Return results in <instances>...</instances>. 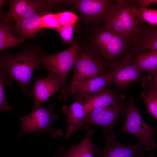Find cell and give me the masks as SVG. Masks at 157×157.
Listing matches in <instances>:
<instances>
[{
  "label": "cell",
  "instance_id": "cell-27",
  "mask_svg": "<svg viewBox=\"0 0 157 157\" xmlns=\"http://www.w3.org/2000/svg\"><path fill=\"white\" fill-rule=\"evenodd\" d=\"M73 27L70 25L60 26L55 30L60 34L64 42L71 43L73 42L74 32Z\"/></svg>",
  "mask_w": 157,
  "mask_h": 157
},
{
  "label": "cell",
  "instance_id": "cell-11",
  "mask_svg": "<svg viewBox=\"0 0 157 157\" xmlns=\"http://www.w3.org/2000/svg\"><path fill=\"white\" fill-rule=\"evenodd\" d=\"M49 73V75L44 78H33L34 81L32 93L34 98L33 109L46 102L62 87L59 76L53 72Z\"/></svg>",
  "mask_w": 157,
  "mask_h": 157
},
{
  "label": "cell",
  "instance_id": "cell-23",
  "mask_svg": "<svg viewBox=\"0 0 157 157\" xmlns=\"http://www.w3.org/2000/svg\"><path fill=\"white\" fill-rule=\"evenodd\" d=\"M57 14L48 13L45 14L41 17L40 21V29L44 28H58L60 26Z\"/></svg>",
  "mask_w": 157,
  "mask_h": 157
},
{
  "label": "cell",
  "instance_id": "cell-2",
  "mask_svg": "<svg viewBox=\"0 0 157 157\" xmlns=\"http://www.w3.org/2000/svg\"><path fill=\"white\" fill-rule=\"evenodd\" d=\"M72 79L58 99L67 102L73 97L79 88L84 82L107 72L110 67L108 63L95 52H79L74 65Z\"/></svg>",
  "mask_w": 157,
  "mask_h": 157
},
{
  "label": "cell",
  "instance_id": "cell-30",
  "mask_svg": "<svg viewBox=\"0 0 157 157\" xmlns=\"http://www.w3.org/2000/svg\"><path fill=\"white\" fill-rule=\"evenodd\" d=\"M5 3V1L3 0H0V8H1L3 6V5Z\"/></svg>",
  "mask_w": 157,
  "mask_h": 157
},
{
  "label": "cell",
  "instance_id": "cell-26",
  "mask_svg": "<svg viewBox=\"0 0 157 157\" xmlns=\"http://www.w3.org/2000/svg\"><path fill=\"white\" fill-rule=\"evenodd\" d=\"M141 18L142 23L146 21L151 25H157V10L148 9L140 7Z\"/></svg>",
  "mask_w": 157,
  "mask_h": 157
},
{
  "label": "cell",
  "instance_id": "cell-4",
  "mask_svg": "<svg viewBox=\"0 0 157 157\" xmlns=\"http://www.w3.org/2000/svg\"><path fill=\"white\" fill-rule=\"evenodd\" d=\"M54 106L49 104L46 106L42 105L34 108L30 113L23 116H19L22 125V129L18 137L30 133L39 135L48 133L54 139L63 135L60 129L56 130L52 127V124L59 116L53 112Z\"/></svg>",
  "mask_w": 157,
  "mask_h": 157
},
{
  "label": "cell",
  "instance_id": "cell-14",
  "mask_svg": "<svg viewBox=\"0 0 157 157\" xmlns=\"http://www.w3.org/2000/svg\"><path fill=\"white\" fill-rule=\"evenodd\" d=\"M61 111L66 116L67 127L65 136L67 139L74 133L87 125V114L83 104L76 100L69 106H64Z\"/></svg>",
  "mask_w": 157,
  "mask_h": 157
},
{
  "label": "cell",
  "instance_id": "cell-25",
  "mask_svg": "<svg viewBox=\"0 0 157 157\" xmlns=\"http://www.w3.org/2000/svg\"><path fill=\"white\" fill-rule=\"evenodd\" d=\"M8 85L7 81L5 77L0 74V109L1 111L9 112L13 108L7 103L4 93V87Z\"/></svg>",
  "mask_w": 157,
  "mask_h": 157
},
{
  "label": "cell",
  "instance_id": "cell-28",
  "mask_svg": "<svg viewBox=\"0 0 157 157\" xmlns=\"http://www.w3.org/2000/svg\"><path fill=\"white\" fill-rule=\"evenodd\" d=\"M151 83L154 87L157 88V71L152 79Z\"/></svg>",
  "mask_w": 157,
  "mask_h": 157
},
{
  "label": "cell",
  "instance_id": "cell-5",
  "mask_svg": "<svg viewBox=\"0 0 157 157\" xmlns=\"http://www.w3.org/2000/svg\"><path fill=\"white\" fill-rule=\"evenodd\" d=\"M95 43V51L110 67L122 62L131 51L130 38L122 37L104 26L97 34Z\"/></svg>",
  "mask_w": 157,
  "mask_h": 157
},
{
  "label": "cell",
  "instance_id": "cell-16",
  "mask_svg": "<svg viewBox=\"0 0 157 157\" xmlns=\"http://www.w3.org/2000/svg\"><path fill=\"white\" fill-rule=\"evenodd\" d=\"M10 5L7 16L15 20V22L27 18L37 11L44 8L46 1L39 0H10Z\"/></svg>",
  "mask_w": 157,
  "mask_h": 157
},
{
  "label": "cell",
  "instance_id": "cell-20",
  "mask_svg": "<svg viewBox=\"0 0 157 157\" xmlns=\"http://www.w3.org/2000/svg\"><path fill=\"white\" fill-rule=\"evenodd\" d=\"M12 19L8 18L6 13L0 11V51L18 45L22 43L24 39L13 37L11 30L14 26Z\"/></svg>",
  "mask_w": 157,
  "mask_h": 157
},
{
  "label": "cell",
  "instance_id": "cell-19",
  "mask_svg": "<svg viewBox=\"0 0 157 157\" xmlns=\"http://www.w3.org/2000/svg\"><path fill=\"white\" fill-rule=\"evenodd\" d=\"M112 2L109 0H81L73 1L72 3L85 16H102L104 19Z\"/></svg>",
  "mask_w": 157,
  "mask_h": 157
},
{
  "label": "cell",
  "instance_id": "cell-3",
  "mask_svg": "<svg viewBox=\"0 0 157 157\" xmlns=\"http://www.w3.org/2000/svg\"><path fill=\"white\" fill-rule=\"evenodd\" d=\"M138 5L135 0L116 1L104 17V26L122 37L130 38L142 23Z\"/></svg>",
  "mask_w": 157,
  "mask_h": 157
},
{
  "label": "cell",
  "instance_id": "cell-1",
  "mask_svg": "<svg viewBox=\"0 0 157 157\" xmlns=\"http://www.w3.org/2000/svg\"><path fill=\"white\" fill-rule=\"evenodd\" d=\"M44 53L39 47H26L18 53L12 54L5 51L0 57V74L6 79L9 85L17 82L25 97H32L30 83L36 69L42 68Z\"/></svg>",
  "mask_w": 157,
  "mask_h": 157
},
{
  "label": "cell",
  "instance_id": "cell-24",
  "mask_svg": "<svg viewBox=\"0 0 157 157\" xmlns=\"http://www.w3.org/2000/svg\"><path fill=\"white\" fill-rule=\"evenodd\" d=\"M57 14L60 26H74L79 19L77 15L71 12L66 11Z\"/></svg>",
  "mask_w": 157,
  "mask_h": 157
},
{
  "label": "cell",
  "instance_id": "cell-10",
  "mask_svg": "<svg viewBox=\"0 0 157 157\" xmlns=\"http://www.w3.org/2000/svg\"><path fill=\"white\" fill-rule=\"evenodd\" d=\"M131 51L126 58L142 52L157 51V25L139 27L130 38Z\"/></svg>",
  "mask_w": 157,
  "mask_h": 157
},
{
  "label": "cell",
  "instance_id": "cell-12",
  "mask_svg": "<svg viewBox=\"0 0 157 157\" xmlns=\"http://www.w3.org/2000/svg\"><path fill=\"white\" fill-rule=\"evenodd\" d=\"M85 133L82 140L77 145L72 144L66 148L62 147L53 157H94L96 156L97 144L92 142V137L96 132L89 125L84 128Z\"/></svg>",
  "mask_w": 157,
  "mask_h": 157
},
{
  "label": "cell",
  "instance_id": "cell-6",
  "mask_svg": "<svg viewBox=\"0 0 157 157\" xmlns=\"http://www.w3.org/2000/svg\"><path fill=\"white\" fill-rule=\"evenodd\" d=\"M124 116L125 120L122 129L113 137L116 138L122 133H128L136 136L138 139L137 142L144 147L147 151L157 148L153 139L154 134L157 132V127L152 128L144 122L132 97H129L126 105Z\"/></svg>",
  "mask_w": 157,
  "mask_h": 157
},
{
  "label": "cell",
  "instance_id": "cell-7",
  "mask_svg": "<svg viewBox=\"0 0 157 157\" xmlns=\"http://www.w3.org/2000/svg\"><path fill=\"white\" fill-rule=\"evenodd\" d=\"M126 106L122 100L108 107L88 112L86 113L87 125L100 127L104 131V137L109 139L115 135L114 129L119 125V118L124 116Z\"/></svg>",
  "mask_w": 157,
  "mask_h": 157
},
{
  "label": "cell",
  "instance_id": "cell-18",
  "mask_svg": "<svg viewBox=\"0 0 157 157\" xmlns=\"http://www.w3.org/2000/svg\"><path fill=\"white\" fill-rule=\"evenodd\" d=\"M42 10L37 12L29 17L15 22L12 33L18 37L34 38L35 35L40 30V27L41 17L45 14Z\"/></svg>",
  "mask_w": 157,
  "mask_h": 157
},
{
  "label": "cell",
  "instance_id": "cell-29",
  "mask_svg": "<svg viewBox=\"0 0 157 157\" xmlns=\"http://www.w3.org/2000/svg\"><path fill=\"white\" fill-rule=\"evenodd\" d=\"M155 155L153 153L151 154L149 157H154ZM139 157H145L144 156V153L141 154Z\"/></svg>",
  "mask_w": 157,
  "mask_h": 157
},
{
  "label": "cell",
  "instance_id": "cell-22",
  "mask_svg": "<svg viewBox=\"0 0 157 157\" xmlns=\"http://www.w3.org/2000/svg\"><path fill=\"white\" fill-rule=\"evenodd\" d=\"M131 59L141 72L146 71L147 75L154 76L157 71V51L140 52Z\"/></svg>",
  "mask_w": 157,
  "mask_h": 157
},
{
  "label": "cell",
  "instance_id": "cell-15",
  "mask_svg": "<svg viewBox=\"0 0 157 157\" xmlns=\"http://www.w3.org/2000/svg\"><path fill=\"white\" fill-rule=\"evenodd\" d=\"M116 89L112 90L108 86L101 90L91 94L86 99L83 104L86 113L93 110L105 108L123 100L124 96Z\"/></svg>",
  "mask_w": 157,
  "mask_h": 157
},
{
  "label": "cell",
  "instance_id": "cell-21",
  "mask_svg": "<svg viewBox=\"0 0 157 157\" xmlns=\"http://www.w3.org/2000/svg\"><path fill=\"white\" fill-rule=\"evenodd\" d=\"M152 77L147 75L143 77L142 86L144 90L140 95L147 106L145 112L151 115L157 121V88L152 85Z\"/></svg>",
  "mask_w": 157,
  "mask_h": 157
},
{
  "label": "cell",
  "instance_id": "cell-9",
  "mask_svg": "<svg viewBox=\"0 0 157 157\" xmlns=\"http://www.w3.org/2000/svg\"><path fill=\"white\" fill-rule=\"evenodd\" d=\"M112 83L119 91L126 90L127 86L137 81L142 79L141 72L133 61L131 58L126 59L119 63L111 65Z\"/></svg>",
  "mask_w": 157,
  "mask_h": 157
},
{
  "label": "cell",
  "instance_id": "cell-8",
  "mask_svg": "<svg viewBox=\"0 0 157 157\" xmlns=\"http://www.w3.org/2000/svg\"><path fill=\"white\" fill-rule=\"evenodd\" d=\"M78 46L74 45L57 53L44 54L42 57V69L52 72L59 77L62 84V89H65L67 77L70 69L74 66L77 56L80 51Z\"/></svg>",
  "mask_w": 157,
  "mask_h": 157
},
{
  "label": "cell",
  "instance_id": "cell-17",
  "mask_svg": "<svg viewBox=\"0 0 157 157\" xmlns=\"http://www.w3.org/2000/svg\"><path fill=\"white\" fill-rule=\"evenodd\" d=\"M112 72L109 69L101 76L92 78L84 82L77 89L73 97L84 104L88 96L101 90L112 83Z\"/></svg>",
  "mask_w": 157,
  "mask_h": 157
},
{
  "label": "cell",
  "instance_id": "cell-13",
  "mask_svg": "<svg viewBox=\"0 0 157 157\" xmlns=\"http://www.w3.org/2000/svg\"><path fill=\"white\" fill-rule=\"evenodd\" d=\"M106 146L101 148L98 145L96 156L99 157H139L147 151L145 148L137 142L131 145L119 143L116 138L106 140Z\"/></svg>",
  "mask_w": 157,
  "mask_h": 157
}]
</instances>
